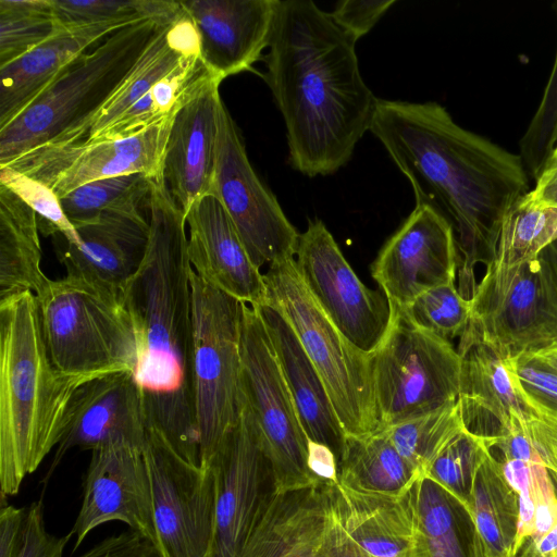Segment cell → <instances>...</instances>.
I'll return each mask as SVG.
<instances>
[{
    "label": "cell",
    "instance_id": "5bb4252c",
    "mask_svg": "<svg viewBox=\"0 0 557 557\" xmlns=\"http://www.w3.org/2000/svg\"><path fill=\"white\" fill-rule=\"evenodd\" d=\"M297 270L312 297L344 337L367 356L383 342L392 306L383 292L357 276L321 220L310 221L299 235Z\"/></svg>",
    "mask_w": 557,
    "mask_h": 557
},
{
    "label": "cell",
    "instance_id": "60d3db41",
    "mask_svg": "<svg viewBox=\"0 0 557 557\" xmlns=\"http://www.w3.org/2000/svg\"><path fill=\"white\" fill-rule=\"evenodd\" d=\"M401 309L417 326L449 342L462 335L471 313L470 300L455 283L428 289Z\"/></svg>",
    "mask_w": 557,
    "mask_h": 557
},
{
    "label": "cell",
    "instance_id": "7bdbcfd3",
    "mask_svg": "<svg viewBox=\"0 0 557 557\" xmlns=\"http://www.w3.org/2000/svg\"><path fill=\"white\" fill-rule=\"evenodd\" d=\"M0 184L33 209L39 232L46 236L62 235L66 243H78L76 230L66 218L59 197L47 185L8 165H0Z\"/></svg>",
    "mask_w": 557,
    "mask_h": 557
},
{
    "label": "cell",
    "instance_id": "f907efd6",
    "mask_svg": "<svg viewBox=\"0 0 557 557\" xmlns=\"http://www.w3.org/2000/svg\"><path fill=\"white\" fill-rule=\"evenodd\" d=\"M523 199L531 206L557 209V164H547Z\"/></svg>",
    "mask_w": 557,
    "mask_h": 557
},
{
    "label": "cell",
    "instance_id": "3957f363",
    "mask_svg": "<svg viewBox=\"0 0 557 557\" xmlns=\"http://www.w3.org/2000/svg\"><path fill=\"white\" fill-rule=\"evenodd\" d=\"M146 202V256L122 295L139 348L135 379L146 426L159 430L182 456L200 463L185 214L163 175L152 178Z\"/></svg>",
    "mask_w": 557,
    "mask_h": 557
},
{
    "label": "cell",
    "instance_id": "b9f144b4",
    "mask_svg": "<svg viewBox=\"0 0 557 557\" xmlns=\"http://www.w3.org/2000/svg\"><path fill=\"white\" fill-rule=\"evenodd\" d=\"M557 12V2L555 3ZM557 146V50L541 102L519 141L529 177L536 180Z\"/></svg>",
    "mask_w": 557,
    "mask_h": 557
},
{
    "label": "cell",
    "instance_id": "9c48e42d",
    "mask_svg": "<svg viewBox=\"0 0 557 557\" xmlns=\"http://www.w3.org/2000/svg\"><path fill=\"white\" fill-rule=\"evenodd\" d=\"M391 306L389 329L370 355L380 429L456 403L461 385V358L451 342Z\"/></svg>",
    "mask_w": 557,
    "mask_h": 557
},
{
    "label": "cell",
    "instance_id": "f5cc1de1",
    "mask_svg": "<svg viewBox=\"0 0 557 557\" xmlns=\"http://www.w3.org/2000/svg\"><path fill=\"white\" fill-rule=\"evenodd\" d=\"M519 554L520 557H557V523L537 542L524 545Z\"/></svg>",
    "mask_w": 557,
    "mask_h": 557
},
{
    "label": "cell",
    "instance_id": "9f6ffc18",
    "mask_svg": "<svg viewBox=\"0 0 557 557\" xmlns=\"http://www.w3.org/2000/svg\"><path fill=\"white\" fill-rule=\"evenodd\" d=\"M541 253L549 261L557 273V240L550 244Z\"/></svg>",
    "mask_w": 557,
    "mask_h": 557
},
{
    "label": "cell",
    "instance_id": "8992f818",
    "mask_svg": "<svg viewBox=\"0 0 557 557\" xmlns=\"http://www.w3.org/2000/svg\"><path fill=\"white\" fill-rule=\"evenodd\" d=\"M35 296L45 346L58 371L86 380L135 374L138 342L122 300L69 275L49 280Z\"/></svg>",
    "mask_w": 557,
    "mask_h": 557
},
{
    "label": "cell",
    "instance_id": "ba28073f",
    "mask_svg": "<svg viewBox=\"0 0 557 557\" xmlns=\"http://www.w3.org/2000/svg\"><path fill=\"white\" fill-rule=\"evenodd\" d=\"M194 389L200 465L208 468L244 407L242 304L190 270Z\"/></svg>",
    "mask_w": 557,
    "mask_h": 557
},
{
    "label": "cell",
    "instance_id": "2e32d148",
    "mask_svg": "<svg viewBox=\"0 0 557 557\" xmlns=\"http://www.w3.org/2000/svg\"><path fill=\"white\" fill-rule=\"evenodd\" d=\"M238 557H367L348 533L336 482L275 494Z\"/></svg>",
    "mask_w": 557,
    "mask_h": 557
},
{
    "label": "cell",
    "instance_id": "4316f807",
    "mask_svg": "<svg viewBox=\"0 0 557 557\" xmlns=\"http://www.w3.org/2000/svg\"><path fill=\"white\" fill-rule=\"evenodd\" d=\"M256 307L264 322L307 438L329 447L338 463L346 434L321 376L281 311L269 301Z\"/></svg>",
    "mask_w": 557,
    "mask_h": 557
},
{
    "label": "cell",
    "instance_id": "e0dca14e",
    "mask_svg": "<svg viewBox=\"0 0 557 557\" xmlns=\"http://www.w3.org/2000/svg\"><path fill=\"white\" fill-rule=\"evenodd\" d=\"M174 115L123 138L46 145L4 165L41 182L59 198L103 178L135 173L158 177Z\"/></svg>",
    "mask_w": 557,
    "mask_h": 557
},
{
    "label": "cell",
    "instance_id": "ee69618b",
    "mask_svg": "<svg viewBox=\"0 0 557 557\" xmlns=\"http://www.w3.org/2000/svg\"><path fill=\"white\" fill-rule=\"evenodd\" d=\"M515 362L532 412L557 422V374L525 355L517 357Z\"/></svg>",
    "mask_w": 557,
    "mask_h": 557
},
{
    "label": "cell",
    "instance_id": "6f0895ef",
    "mask_svg": "<svg viewBox=\"0 0 557 557\" xmlns=\"http://www.w3.org/2000/svg\"><path fill=\"white\" fill-rule=\"evenodd\" d=\"M547 164H557V146H556L550 159L548 160Z\"/></svg>",
    "mask_w": 557,
    "mask_h": 557
},
{
    "label": "cell",
    "instance_id": "f6af8a7d",
    "mask_svg": "<svg viewBox=\"0 0 557 557\" xmlns=\"http://www.w3.org/2000/svg\"><path fill=\"white\" fill-rule=\"evenodd\" d=\"M500 462L505 479L519 496V520L513 546V557H517L534 531L535 505L531 491L530 462L518 459Z\"/></svg>",
    "mask_w": 557,
    "mask_h": 557
},
{
    "label": "cell",
    "instance_id": "cb8c5ba5",
    "mask_svg": "<svg viewBox=\"0 0 557 557\" xmlns=\"http://www.w3.org/2000/svg\"><path fill=\"white\" fill-rule=\"evenodd\" d=\"M188 259L207 283L250 306L267 301L264 275L251 261L245 244L213 195L198 199L185 214Z\"/></svg>",
    "mask_w": 557,
    "mask_h": 557
},
{
    "label": "cell",
    "instance_id": "d6a6232c",
    "mask_svg": "<svg viewBox=\"0 0 557 557\" xmlns=\"http://www.w3.org/2000/svg\"><path fill=\"white\" fill-rule=\"evenodd\" d=\"M210 74L200 53L185 59L126 110L97 140L127 137L174 115Z\"/></svg>",
    "mask_w": 557,
    "mask_h": 557
},
{
    "label": "cell",
    "instance_id": "d4e9b609",
    "mask_svg": "<svg viewBox=\"0 0 557 557\" xmlns=\"http://www.w3.org/2000/svg\"><path fill=\"white\" fill-rule=\"evenodd\" d=\"M457 351L461 358L459 405L465 428L486 442L506 433L513 419L530 418L515 359L502 358L463 331Z\"/></svg>",
    "mask_w": 557,
    "mask_h": 557
},
{
    "label": "cell",
    "instance_id": "7dc6e473",
    "mask_svg": "<svg viewBox=\"0 0 557 557\" xmlns=\"http://www.w3.org/2000/svg\"><path fill=\"white\" fill-rule=\"evenodd\" d=\"M395 0H344L330 12L334 22L356 41L368 34Z\"/></svg>",
    "mask_w": 557,
    "mask_h": 557
},
{
    "label": "cell",
    "instance_id": "d6986e66",
    "mask_svg": "<svg viewBox=\"0 0 557 557\" xmlns=\"http://www.w3.org/2000/svg\"><path fill=\"white\" fill-rule=\"evenodd\" d=\"M111 521L127 524L157 546L144 448L119 443L91 450L82 506L69 532L73 550L94 529Z\"/></svg>",
    "mask_w": 557,
    "mask_h": 557
},
{
    "label": "cell",
    "instance_id": "8d00e7d4",
    "mask_svg": "<svg viewBox=\"0 0 557 557\" xmlns=\"http://www.w3.org/2000/svg\"><path fill=\"white\" fill-rule=\"evenodd\" d=\"M63 27L50 0H0V66L24 55Z\"/></svg>",
    "mask_w": 557,
    "mask_h": 557
},
{
    "label": "cell",
    "instance_id": "f1b7e54d",
    "mask_svg": "<svg viewBox=\"0 0 557 557\" xmlns=\"http://www.w3.org/2000/svg\"><path fill=\"white\" fill-rule=\"evenodd\" d=\"M198 53V34L186 11L174 22L160 25L136 63L89 122L85 141L97 140L161 78Z\"/></svg>",
    "mask_w": 557,
    "mask_h": 557
},
{
    "label": "cell",
    "instance_id": "603a6c76",
    "mask_svg": "<svg viewBox=\"0 0 557 557\" xmlns=\"http://www.w3.org/2000/svg\"><path fill=\"white\" fill-rule=\"evenodd\" d=\"M210 74L176 111L165 147L162 175L184 214L211 191L215 166L220 84Z\"/></svg>",
    "mask_w": 557,
    "mask_h": 557
},
{
    "label": "cell",
    "instance_id": "d590c367",
    "mask_svg": "<svg viewBox=\"0 0 557 557\" xmlns=\"http://www.w3.org/2000/svg\"><path fill=\"white\" fill-rule=\"evenodd\" d=\"M152 178L135 173L90 182L59 198L73 224L78 226L97 220L103 212L140 209L147 200Z\"/></svg>",
    "mask_w": 557,
    "mask_h": 557
},
{
    "label": "cell",
    "instance_id": "ac0fdd59",
    "mask_svg": "<svg viewBox=\"0 0 557 557\" xmlns=\"http://www.w3.org/2000/svg\"><path fill=\"white\" fill-rule=\"evenodd\" d=\"M459 256L449 222L416 206L371 264V275L391 305L406 308L420 294L455 283Z\"/></svg>",
    "mask_w": 557,
    "mask_h": 557
},
{
    "label": "cell",
    "instance_id": "7402d4cb",
    "mask_svg": "<svg viewBox=\"0 0 557 557\" xmlns=\"http://www.w3.org/2000/svg\"><path fill=\"white\" fill-rule=\"evenodd\" d=\"M280 0L182 1L199 38L200 57L221 82L251 71L269 47Z\"/></svg>",
    "mask_w": 557,
    "mask_h": 557
},
{
    "label": "cell",
    "instance_id": "277c9868",
    "mask_svg": "<svg viewBox=\"0 0 557 557\" xmlns=\"http://www.w3.org/2000/svg\"><path fill=\"white\" fill-rule=\"evenodd\" d=\"M89 380L52 364L36 296L0 302V495L14 496L66 429L73 398Z\"/></svg>",
    "mask_w": 557,
    "mask_h": 557
},
{
    "label": "cell",
    "instance_id": "7a4b0ae2",
    "mask_svg": "<svg viewBox=\"0 0 557 557\" xmlns=\"http://www.w3.org/2000/svg\"><path fill=\"white\" fill-rule=\"evenodd\" d=\"M356 40L311 0L280 1L264 81L283 115L289 160L310 177L335 173L370 131L377 98Z\"/></svg>",
    "mask_w": 557,
    "mask_h": 557
},
{
    "label": "cell",
    "instance_id": "5b68a950",
    "mask_svg": "<svg viewBox=\"0 0 557 557\" xmlns=\"http://www.w3.org/2000/svg\"><path fill=\"white\" fill-rule=\"evenodd\" d=\"M160 25L152 18L127 25L72 62L16 117L0 127V165L46 145L86 138L89 122Z\"/></svg>",
    "mask_w": 557,
    "mask_h": 557
},
{
    "label": "cell",
    "instance_id": "c3c4849f",
    "mask_svg": "<svg viewBox=\"0 0 557 557\" xmlns=\"http://www.w3.org/2000/svg\"><path fill=\"white\" fill-rule=\"evenodd\" d=\"M525 430L543 465L557 482V422L533 414L527 419Z\"/></svg>",
    "mask_w": 557,
    "mask_h": 557
},
{
    "label": "cell",
    "instance_id": "52a82bcc",
    "mask_svg": "<svg viewBox=\"0 0 557 557\" xmlns=\"http://www.w3.org/2000/svg\"><path fill=\"white\" fill-rule=\"evenodd\" d=\"M267 301L288 321L321 376L348 436L380 430L370 356L355 348L306 287L295 258L269 264Z\"/></svg>",
    "mask_w": 557,
    "mask_h": 557
},
{
    "label": "cell",
    "instance_id": "f35d334b",
    "mask_svg": "<svg viewBox=\"0 0 557 557\" xmlns=\"http://www.w3.org/2000/svg\"><path fill=\"white\" fill-rule=\"evenodd\" d=\"M488 448L484 437L465 428L442 449L424 476L465 511L476 470Z\"/></svg>",
    "mask_w": 557,
    "mask_h": 557
},
{
    "label": "cell",
    "instance_id": "816d5d0a",
    "mask_svg": "<svg viewBox=\"0 0 557 557\" xmlns=\"http://www.w3.org/2000/svg\"><path fill=\"white\" fill-rule=\"evenodd\" d=\"M337 459L326 446L308 440V466L320 480L337 483Z\"/></svg>",
    "mask_w": 557,
    "mask_h": 557
},
{
    "label": "cell",
    "instance_id": "1f68e13d",
    "mask_svg": "<svg viewBox=\"0 0 557 557\" xmlns=\"http://www.w3.org/2000/svg\"><path fill=\"white\" fill-rule=\"evenodd\" d=\"M465 512L472 532L491 557H513L519 496L508 484L502 462L490 448L476 470Z\"/></svg>",
    "mask_w": 557,
    "mask_h": 557
},
{
    "label": "cell",
    "instance_id": "ffe728a7",
    "mask_svg": "<svg viewBox=\"0 0 557 557\" xmlns=\"http://www.w3.org/2000/svg\"><path fill=\"white\" fill-rule=\"evenodd\" d=\"M146 430L141 394L134 372L119 371L91 379L73 398L66 429L47 478L73 448L91 451L119 443L144 448Z\"/></svg>",
    "mask_w": 557,
    "mask_h": 557
},
{
    "label": "cell",
    "instance_id": "11a10c76",
    "mask_svg": "<svg viewBox=\"0 0 557 557\" xmlns=\"http://www.w3.org/2000/svg\"><path fill=\"white\" fill-rule=\"evenodd\" d=\"M469 557H491L486 552L480 539L472 532L471 542L468 549Z\"/></svg>",
    "mask_w": 557,
    "mask_h": 557
},
{
    "label": "cell",
    "instance_id": "74e56055",
    "mask_svg": "<svg viewBox=\"0 0 557 557\" xmlns=\"http://www.w3.org/2000/svg\"><path fill=\"white\" fill-rule=\"evenodd\" d=\"M428 557H469L461 545L453 499L421 476L412 487Z\"/></svg>",
    "mask_w": 557,
    "mask_h": 557
},
{
    "label": "cell",
    "instance_id": "bcb514c9",
    "mask_svg": "<svg viewBox=\"0 0 557 557\" xmlns=\"http://www.w3.org/2000/svg\"><path fill=\"white\" fill-rule=\"evenodd\" d=\"M71 537H59L48 532L44 517V505L34 502L26 508L22 544L17 557H62Z\"/></svg>",
    "mask_w": 557,
    "mask_h": 557
},
{
    "label": "cell",
    "instance_id": "4fadbf2b",
    "mask_svg": "<svg viewBox=\"0 0 557 557\" xmlns=\"http://www.w3.org/2000/svg\"><path fill=\"white\" fill-rule=\"evenodd\" d=\"M209 195L227 212L258 269L295 258L300 234L252 169L240 133L223 102Z\"/></svg>",
    "mask_w": 557,
    "mask_h": 557
},
{
    "label": "cell",
    "instance_id": "e575fe53",
    "mask_svg": "<svg viewBox=\"0 0 557 557\" xmlns=\"http://www.w3.org/2000/svg\"><path fill=\"white\" fill-rule=\"evenodd\" d=\"M462 429L465 425L457 400L382 430L401 457L424 476L437 455Z\"/></svg>",
    "mask_w": 557,
    "mask_h": 557
},
{
    "label": "cell",
    "instance_id": "4dcf8cb0",
    "mask_svg": "<svg viewBox=\"0 0 557 557\" xmlns=\"http://www.w3.org/2000/svg\"><path fill=\"white\" fill-rule=\"evenodd\" d=\"M421 476L396 450L382 429L364 436L346 435L337 466V484L341 487L400 498Z\"/></svg>",
    "mask_w": 557,
    "mask_h": 557
},
{
    "label": "cell",
    "instance_id": "ab89813d",
    "mask_svg": "<svg viewBox=\"0 0 557 557\" xmlns=\"http://www.w3.org/2000/svg\"><path fill=\"white\" fill-rule=\"evenodd\" d=\"M62 25H79L117 18H152L172 23L184 12L182 1L163 0H50Z\"/></svg>",
    "mask_w": 557,
    "mask_h": 557
},
{
    "label": "cell",
    "instance_id": "30bf717a",
    "mask_svg": "<svg viewBox=\"0 0 557 557\" xmlns=\"http://www.w3.org/2000/svg\"><path fill=\"white\" fill-rule=\"evenodd\" d=\"M470 305L465 331L502 358L516 359L557 338V273L542 253L517 264L491 261Z\"/></svg>",
    "mask_w": 557,
    "mask_h": 557
},
{
    "label": "cell",
    "instance_id": "44dd1931",
    "mask_svg": "<svg viewBox=\"0 0 557 557\" xmlns=\"http://www.w3.org/2000/svg\"><path fill=\"white\" fill-rule=\"evenodd\" d=\"M75 230L78 243L65 242L60 255L66 275L122 300L144 262L149 221L140 209L108 211Z\"/></svg>",
    "mask_w": 557,
    "mask_h": 557
},
{
    "label": "cell",
    "instance_id": "484cf974",
    "mask_svg": "<svg viewBox=\"0 0 557 557\" xmlns=\"http://www.w3.org/2000/svg\"><path fill=\"white\" fill-rule=\"evenodd\" d=\"M143 20L117 18L64 26L18 59L0 66V127L16 117L87 48Z\"/></svg>",
    "mask_w": 557,
    "mask_h": 557
},
{
    "label": "cell",
    "instance_id": "9a60e30c",
    "mask_svg": "<svg viewBox=\"0 0 557 557\" xmlns=\"http://www.w3.org/2000/svg\"><path fill=\"white\" fill-rule=\"evenodd\" d=\"M208 468L215 493L213 557H238L276 494L263 436L246 397L238 422Z\"/></svg>",
    "mask_w": 557,
    "mask_h": 557
},
{
    "label": "cell",
    "instance_id": "8fae6325",
    "mask_svg": "<svg viewBox=\"0 0 557 557\" xmlns=\"http://www.w3.org/2000/svg\"><path fill=\"white\" fill-rule=\"evenodd\" d=\"M240 355L246 400L272 465L276 494L318 482L308 466V438L256 306L242 304Z\"/></svg>",
    "mask_w": 557,
    "mask_h": 557
},
{
    "label": "cell",
    "instance_id": "681fc988",
    "mask_svg": "<svg viewBox=\"0 0 557 557\" xmlns=\"http://www.w3.org/2000/svg\"><path fill=\"white\" fill-rule=\"evenodd\" d=\"M26 516V508L1 502L0 509V557H17Z\"/></svg>",
    "mask_w": 557,
    "mask_h": 557
},
{
    "label": "cell",
    "instance_id": "836d02e7",
    "mask_svg": "<svg viewBox=\"0 0 557 557\" xmlns=\"http://www.w3.org/2000/svg\"><path fill=\"white\" fill-rule=\"evenodd\" d=\"M557 240V209L535 207L521 197L504 215L492 261L517 264L537 258Z\"/></svg>",
    "mask_w": 557,
    "mask_h": 557
},
{
    "label": "cell",
    "instance_id": "db71d44e",
    "mask_svg": "<svg viewBox=\"0 0 557 557\" xmlns=\"http://www.w3.org/2000/svg\"><path fill=\"white\" fill-rule=\"evenodd\" d=\"M523 355L557 374V338L543 348Z\"/></svg>",
    "mask_w": 557,
    "mask_h": 557
},
{
    "label": "cell",
    "instance_id": "7c38bea8",
    "mask_svg": "<svg viewBox=\"0 0 557 557\" xmlns=\"http://www.w3.org/2000/svg\"><path fill=\"white\" fill-rule=\"evenodd\" d=\"M144 456L161 556L213 557L212 470L186 459L156 428L146 430Z\"/></svg>",
    "mask_w": 557,
    "mask_h": 557
},
{
    "label": "cell",
    "instance_id": "f546056e",
    "mask_svg": "<svg viewBox=\"0 0 557 557\" xmlns=\"http://www.w3.org/2000/svg\"><path fill=\"white\" fill-rule=\"evenodd\" d=\"M41 257L36 213L0 184V302L41 290L50 280Z\"/></svg>",
    "mask_w": 557,
    "mask_h": 557
},
{
    "label": "cell",
    "instance_id": "6da1fadb",
    "mask_svg": "<svg viewBox=\"0 0 557 557\" xmlns=\"http://www.w3.org/2000/svg\"><path fill=\"white\" fill-rule=\"evenodd\" d=\"M370 131L409 180L416 206L451 225L457 288L470 300L476 264L492 261L504 215L529 191L520 156L461 127L437 102L379 99Z\"/></svg>",
    "mask_w": 557,
    "mask_h": 557
},
{
    "label": "cell",
    "instance_id": "83f0119b",
    "mask_svg": "<svg viewBox=\"0 0 557 557\" xmlns=\"http://www.w3.org/2000/svg\"><path fill=\"white\" fill-rule=\"evenodd\" d=\"M338 490L345 527L367 557H428L412 488L400 498Z\"/></svg>",
    "mask_w": 557,
    "mask_h": 557
}]
</instances>
